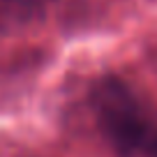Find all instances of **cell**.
Returning a JSON list of instances; mask_svg holds the SVG:
<instances>
[{"label": "cell", "mask_w": 157, "mask_h": 157, "mask_svg": "<svg viewBox=\"0 0 157 157\" xmlns=\"http://www.w3.org/2000/svg\"><path fill=\"white\" fill-rule=\"evenodd\" d=\"M93 106L104 136L123 155L157 157V134L146 123L129 88L118 78L99 81L93 93Z\"/></svg>", "instance_id": "6da1fadb"}, {"label": "cell", "mask_w": 157, "mask_h": 157, "mask_svg": "<svg viewBox=\"0 0 157 157\" xmlns=\"http://www.w3.org/2000/svg\"><path fill=\"white\" fill-rule=\"evenodd\" d=\"M44 14V0H0V35L28 33L42 23Z\"/></svg>", "instance_id": "7a4b0ae2"}]
</instances>
